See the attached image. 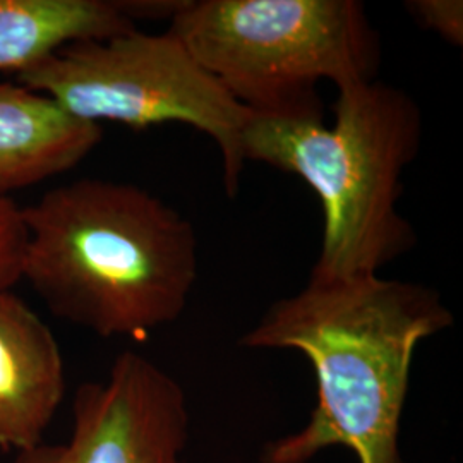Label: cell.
<instances>
[{
	"mask_svg": "<svg viewBox=\"0 0 463 463\" xmlns=\"http://www.w3.org/2000/svg\"><path fill=\"white\" fill-rule=\"evenodd\" d=\"M453 323L428 285L311 273L241 338L248 348L300 352L315 371L309 420L269 441L261 463H311L330 448L352 451L357 463H405L400 434L415 350Z\"/></svg>",
	"mask_w": 463,
	"mask_h": 463,
	"instance_id": "1",
	"label": "cell"
},
{
	"mask_svg": "<svg viewBox=\"0 0 463 463\" xmlns=\"http://www.w3.org/2000/svg\"><path fill=\"white\" fill-rule=\"evenodd\" d=\"M21 280L52 315L136 342L184 315L198 280V235L164 199L136 184L78 179L21 208Z\"/></svg>",
	"mask_w": 463,
	"mask_h": 463,
	"instance_id": "2",
	"label": "cell"
},
{
	"mask_svg": "<svg viewBox=\"0 0 463 463\" xmlns=\"http://www.w3.org/2000/svg\"><path fill=\"white\" fill-rule=\"evenodd\" d=\"M420 141L415 99L374 80L338 90L333 126L323 109L254 114L242 148L246 162L294 174L315 191L325 227L313 275L348 277L380 273L417 244L398 201Z\"/></svg>",
	"mask_w": 463,
	"mask_h": 463,
	"instance_id": "3",
	"label": "cell"
},
{
	"mask_svg": "<svg viewBox=\"0 0 463 463\" xmlns=\"http://www.w3.org/2000/svg\"><path fill=\"white\" fill-rule=\"evenodd\" d=\"M168 32L254 114L323 109V80H378L380 36L355 0H184Z\"/></svg>",
	"mask_w": 463,
	"mask_h": 463,
	"instance_id": "4",
	"label": "cell"
},
{
	"mask_svg": "<svg viewBox=\"0 0 463 463\" xmlns=\"http://www.w3.org/2000/svg\"><path fill=\"white\" fill-rule=\"evenodd\" d=\"M16 83L57 101L86 122L146 129L187 124L215 141L227 194L239 193L246 165L242 137L252 110L239 103L170 32L137 28L107 40L55 50L16 76Z\"/></svg>",
	"mask_w": 463,
	"mask_h": 463,
	"instance_id": "5",
	"label": "cell"
},
{
	"mask_svg": "<svg viewBox=\"0 0 463 463\" xmlns=\"http://www.w3.org/2000/svg\"><path fill=\"white\" fill-rule=\"evenodd\" d=\"M191 414L181 383L126 350L107 376L76 390L66 441L30 448L13 463H187Z\"/></svg>",
	"mask_w": 463,
	"mask_h": 463,
	"instance_id": "6",
	"label": "cell"
},
{
	"mask_svg": "<svg viewBox=\"0 0 463 463\" xmlns=\"http://www.w3.org/2000/svg\"><path fill=\"white\" fill-rule=\"evenodd\" d=\"M66 397L59 342L11 290H0V449L21 453L45 441Z\"/></svg>",
	"mask_w": 463,
	"mask_h": 463,
	"instance_id": "7",
	"label": "cell"
},
{
	"mask_svg": "<svg viewBox=\"0 0 463 463\" xmlns=\"http://www.w3.org/2000/svg\"><path fill=\"white\" fill-rule=\"evenodd\" d=\"M99 141V124L32 88L0 83V199L80 165Z\"/></svg>",
	"mask_w": 463,
	"mask_h": 463,
	"instance_id": "8",
	"label": "cell"
},
{
	"mask_svg": "<svg viewBox=\"0 0 463 463\" xmlns=\"http://www.w3.org/2000/svg\"><path fill=\"white\" fill-rule=\"evenodd\" d=\"M133 30L118 0H0V72L17 76L69 43Z\"/></svg>",
	"mask_w": 463,
	"mask_h": 463,
	"instance_id": "9",
	"label": "cell"
},
{
	"mask_svg": "<svg viewBox=\"0 0 463 463\" xmlns=\"http://www.w3.org/2000/svg\"><path fill=\"white\" fill-rule=\"evenodd\" d=\"M24 244L21 206L13 199H0V290H11L21 281Z\"/></svg>",
	"mask_w": 463,
	"mask_h": 463,
	"instance_id": "10",
	"label": "cell"
},
{
	"mask_svg": "<svg viewBox=\"0 0 463 463\" xmlns=\"http://www.w3.org/2000/svg\"><path fill=\"white\" fill-rule=\"evenodd\" d=\"M407 9L419 24L439 34L455 47L463 45L462 0H412Z\"/></svg>",
	"mask_w": 463,
	"mask_h": 463,
	"instance_id": "11",
	"label": "cell"
}]
</instances>
